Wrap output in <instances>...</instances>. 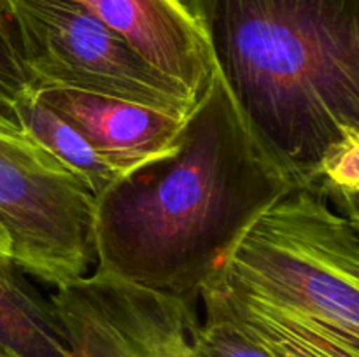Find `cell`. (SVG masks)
I'll return each mask as SVG.
<instances>
[{"label":"cell","mask_w":359,"mask_h":357,"mask_svg":"<svg viewBox=\"0 0 359 357\" xmlns=\"http://www.w3.org/2000/svg\"><path fill=\"white\" fill-rule=\"evenodd\" d=\"M32 90L65 88L177 115L195 104L181 83L70 0H9Z\"/></svg>","instance_id":"cell-4"},{"label":"cell","mask_w":359,"mask_h":357,"mask_svg":"<svg viewBox=\"0 0 359 357\" xmlns=\"http://www.w3.org/2000/svg\"><path fill=\"white\" fill-rule=\"evenodd\" d=\"M195 343L203 357H272L235 326L214 315H205V322L196 326Z\"/></svg>","instance_id":"cell-12"},{"label":"cell","mask_w":359,"mask_h":357,"mask_svg":"<svg viewBox=\"0 0 359 357\" xmlns=\"http://www.w3.org/2000/svg\"><path fill=\"white\" fill-rule=\"evenodd\" d=\"M13 119L28 139L44 147L74 172L90 188L95 198L121 175V172L95 153L77 130L51 111L34 90L27 91L14 104Z\"/></svg>","instance_id":"cell-9"},{"label":"cell","mask_w":359,"mask_h":357,"mask_svg":"<svg viewBox=\"0 0 359 357\" xmlns=\"http://www.w3.org/2000/svg\"><path fill=\"white\" fill-rule=\"evenodd\" d=\"M35 94L121 174L167 153L186 118L65 88H46Z\"/></svg>","instance_id":"cell-6"},{"label":"cell","mask_w":359,"mask_h":357,"mask_svg":"<svg viewBox=\"0 0 359 357\" xmlns=\"http://www.w3.org/2000/svg\"><path fill=\"white\" fill-rule=\"evenodd\" d=\"M51 304L70 357H203L195 303L95 272L56 287Z\"/></svg>","instance_id":"cell-5"},{"label":"cell","mask_w":359,"mask_h":357,"mask_svg":"<svg viewBox=\"0 0 359 357\" xmlns=\"http://www.w3.org/2000/svg\"><path fill=\"white\" fill-rule=\"evenodd\" d=\"M0 259H7V261H13L11 259V240L9 234L6 233L2 226H0Z\"/></svg>","instance_id":"cell-14"},{"label":"cell","mask_w":359,"mask_h":357,"mask_svg":"<svg viewBox=\"0 0 359 357\" xmlns=\"http://www.w3.org/2000/svg\"><path fill=\"white\" fill-rule=\"evenodd\" d=\"M0 357H70L51 301L7 259H0Z\"/></svg>","instance_id":"cell-8"},{"label":"cell","mask_w":359,"mask_h":357,"mask_svg":"<svg viewBox=\"0 0 359 357\" xmlns=\"http://www.w3.org/2000/svg\"><path fill=\"white\" fill-rule=\"evenodd\" d=\"M30 90L13 6L0 0V114L13 119L14 104Z\"/></svg>","instance_id":"cell-11"},{"label":"cell","mask_w":359,"mask_h":357,"mask_svg":"<svg viewBox=\"0 0 359 357\" xmlns=\"http://www.w3.org/2000/svg\"><path fill=\"white\" fill-rule=\"evenodd\" d=\"M255 139L297 188L359 135V0H181Z\"/></svg>","instance_id":"cell-2"},{"label":"cell","mask_w":359,"mask_h":357,"mask_svg":"<svg viewBox=\"0 0 359 357\" xmlns=\"http://www.w3.org/2000/svg\"><path fill=\"white\" fill-rule=\"evenodd\" d=\"M316 191L335 200L346 216L359 219V135L347 136L326 150L319 163Z\"/></svg>","instance_id":"cell-10"},{"label":"cell","mask_w":359,"mask_h":357,"mask_svg":"<svg viewBox=\"0 0 359 357\" xmlns=\"http://www.w3.org/2000/svg\"><path fill=\"white\" fill-rule=\"evenodd\" d=\"M121 35L193 97L212 72L205 37L181 0H70Z\"/></svg>","instance_id":"cell-7"},{"label":"cell","mask_w":359,"mask_h":357,"mask_svg":"<svg viewBox=\"0 0 359 357\" xmlns=\"http://www.w3.org/2000/svg\"><path fill=\"white\" fill-rule=\"evenodd\" d=\"M0 133H6V135H23L20 126L4 114H0Z\"/></svg>","instance_id":"cell-13"},{"label":"cell","mask_w":359,"mask_h":357,"mask_svg":"<svg viewBox=\"0 0 359 357\" xmlns=\"http://www.w3.org/2000/svg\"><path fill=\"white\" fill-rule=\"evenodd\" d=\"M293 189L212 65L170 149L95 198V272L195 303L248 227Z\"/></svg>","instance_id":"cell-1"},{"label":"cell","mask_w":359,"mask_h":357,"mask_svg":"<svg viewBox=\"0 0 359 357\" xmlns=\"http://www.w3.org/2000/svg\"><path fill=\"white\" fill-rule=\"evenodd\" d=\"M272 357H359V219L316 189L265 210L200 289Z\"/></svg>","instance_id":"cell-3"}]
</instances>
